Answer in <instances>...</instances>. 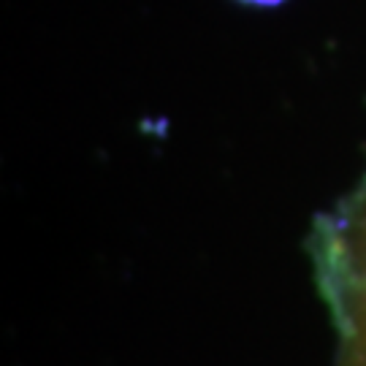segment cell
<instances>
[{"label": "cell", "instance_id": "obj_1", "mask_svg": "<svg viewBox=\"0 0 366 366\" xmlns=\"http://www.w3.org/2000/svg\"><path fill=\"white\" fill-rule=\"evenodd\" d=\"M328 272L331 290L340 299V312L347 320V350L342 366H366V190L334 231Z\"/></svg>", "mask_w": 366, "mask_h": 366}, {"label": "cell", "instance_id": "obj_2", "mask_svg": "<svg viewBox=\"0 0 366 366\" xmlns=\"http://www.w3.org/2000/svg\"><path fill=\"white\" fill-rule=\"evenodd\" d=\"M247 3H277V0H247Z\"/></svg>", "mask_w": 366, "mask_h": 366}]
</instances>
